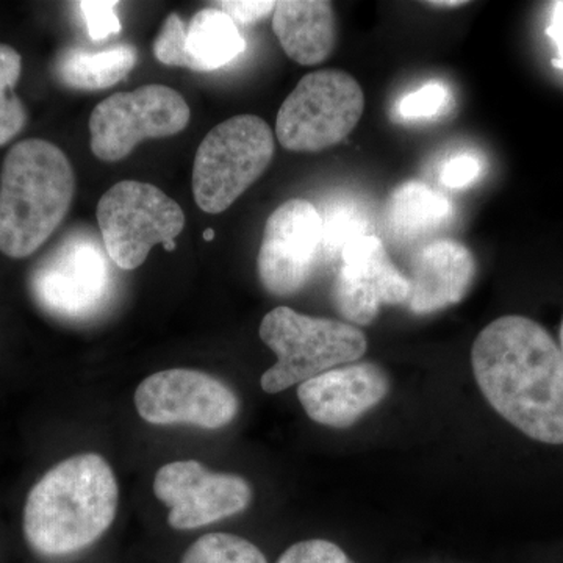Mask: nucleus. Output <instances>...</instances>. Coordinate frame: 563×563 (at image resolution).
Instances as JSON below:
<instances>
[{"label":"nucleus","instance_id":"ddd939ff","mask_svg":"<svg viewBox=\"0 0 563 563\" xmlns=\"http://www.w3.org/2000/svg\"><path fill=\"white\" fill-rule=\"evenodd\" d=\"M332 298L352 325H368L385 306H406L410 285L376 235L358 236L343 247Z\"/></svg>","mask_w":563,"mask_h":563},{"label":"nucleus","instance_id":"c756f323","mask_svg":"<svg viewBox=\"0 0 563 563\" xmlns=\"http://www.w3.org/2000/svg\"><path fill=\"white\" fill-rule=\"evenodd\" d=\"M547 35L553 41L558 54L553 60L555 68L563 70V2H554L551 7L550 24Z\"/></svg>","mask_w":563,"mask_h":563},{"label":"nucleus","instance_id":"7c9ffc66","mask_svg":"<svg viewBox=\"0 0 563 563\" xmlns=\"http://www.w3.org/2000/svg\"><path fill=\"white\" fill-rule=\"evenodd\" d=\"M428 5L440 7V9H457V7L466 5V2H429Z\"/></svg>","mask_w":563,"mask_h":563},{"label":"nucleus","instance_id":"9b49d317","mask_svg":"<svg viewBox=\"0 0 563 563\" xmlns=\"http://www.w3.org/2000/svg\"><path fill=\"white\" fill-rule=\"evenodd\" d=\"M140 417L151 424L221 429L239 415L231 387L196 369H166L144 379L135 391Z\"/></svg>","mask_w":563,"mask_h":563},{"label":"nucleus","instance_id":"6ab92c4d","mask_svg":"<svg viewBox=\"0 0 563 563\" xmlns=\"http://www.w3.org/2000/svg\"><path fill=\"white\" fill-rule=\"evenodd\" d=\"M246 51V41L221 9L198 11L187 25V54L195 73H211L229 65Z\"/></svg>","mask_w":563,"mask_h":563},{"label":"nucleus","instance_id":"4468645a","mask_svg":"<svg viewBox=\"0 0 563 563\" xmlns=\"http://www.w3.org/2000/svg\"><path fill=\"white\" fill-rule=\"evenodd\" d=\"M390 379L379 365L354 362L320 374L298 387L299 402L310 420L346 429L387 398Z\"/></svg>","mask_w":563,"mask_h":563},{"label":"nucleus","instance_id":"a878e982","mask_svg":"<svg viewBox=\"0 0 563 563\" xmlns=\"http://www.w3.org/2000/svg\"><path fill=\"white\" fill-rule=\"evenodd\" d=\"M481 172L483 165L476 155H455L444 163L440 172V181L448 188H465L479 177Z\"/></svg>","mask_w":563,"mask_h":563},{"label":"nucleus","instance_id":"2eb2a0df","mask_svg":"<svg viewBox=\"0 0 563 563\" xmlns=\"http://www.w3.org/2000/svg\"><path fill=\"white\" fill-rule=\"evenodd\" d=\"M474 277L476 261L465 244L431 240L415 251L410 262L406 307L415 314H431L455 306L468 295Z\"/></svg>","mask_w":563,"mask_h":563},{"label":"nucleus","instance_id":"f257e3e1","mask_svg":"<svg viewBox=\"0 0 563 563\" xmlns=\"http://www.w3.org/2000/svg\"><path fill=\"white\" fill-rule=\"evenodd\" d=\"M474 379L496 413L529 439L563 444V355L531 318L507 314L474 340Z\"/></svg>","mask_w":563,"mask_h":563},{"label":"nucleus","instance_id":"423d86ee","mask_svg":"<svg viewBox=\"0 0 563 563\" xmlns=\"http://www.w3.org/2000/svg\"><path fill=\"white\" fill-rule=\"evenodd\" d=\"M98 222L110 261L118 268L132 272L146 262L157 244L168 252L176 250L185 213L155 185L122 180L99 201Z\"/></svg>","mask_w":563,"mask_h":563},{"label":"nucleus","instance_id":"9d476101","mask_svg":"<svg viewBox=\"0 0 563 563\" xmlns=\"http://www.w3.org/2000/svg\"><path fill=\"white\" fill-rule=\"evenodd\" d=\"M320 210L306 199H290L273 211L263 231L257 269L263 288L274 296L295 295L322 262Z\"/></svg>","mask_w":563,"mask_h":563},{"label":"nucleus","instance_id":"f03ea898","mask_svg":"<svg viewBox=\"0 0 563 563\" xmlns=\"http://www.w3.org/2000/svg\"><path fill=\"white\" fill-rule=\"evenodd\" d=\"M120 488L106 459L79 454L52 466L33 485L22 517L29 547L43 558H66L91 547L117 517Z\"/></svg>","mask_w":563,"mask_h":563},{"label":"nucleus","instance_id":"412c9836","mask_svg":"<svg viewBox=\"0 0 563 563\" xmlns=\"http://www.w3.org/2000/svg\"><path fill=\"white\" fill-rule=\"evenodd\" d=\"M180 563H268L265 554L243 537L207 533L185 551Z\"/></svg>","mask_w":563,"mask_h":563},{"label":"nucleus","instance_id":"20e7f679","mask_svg":"<svg viewBox=\"0 0 563 563\" xmlns=\"http://www.w3.org/2000/svg\"><path fill=\"white\" fill-rule=\"evenodd\" d=\"M261 339L277 357L262 376L263 391L269 395L357 362L368 350L365 333L357 325L309 317L290 307H277L265 314Z\"/></svg>","mask_w":563,"mask_h":563},{"label":"nucleus","instance_id":"393cba45","mask_svg":"<svg viewBox=\"0 0 563 563\" xmlns=\"http://www.w3.org/2000/svg\"><path fill=\"white\" fill-rule=\"evenodd\" d=\"M277 563H354L339 544L313 539L295 543L280 555Z\"/></svg>","mask_w":563,"mask_h":563},{"label":"nucleus","instance_id":"6e6552de","mask_svg":"<svg viewBox=\"0 0 563 563\" xmlns=\"http://www.w3.org/2000/svg\"><path fill=\"white\" fill-rule=\"evenodd\" d=\"M111 263L106 246L92 233H70L36 266L33 295L55 317L87 320L109 302Z\"/></svg>","mask_w":563,"mask_h":563},{"label":"nucleus","instance_id":"7ed1b4c3","mask_svg":"<svg viewBox=\"0 0 563 563\" xmlns=\"http://www.w3.org/2000/svg\"><path fill=\"white\" fill-rule=\"evenodd\" d=\"M76 176L65 152L49 141L11 147L0 173V252L31 257L65 220Z\"/></svg>","mask_w":563,"mask_h":563},{"label":"nucleus","instance_id":"4be33fe9","mask_svg":"<svg viewBox=\"0 0 563 563\" xmlns=\"http://www.w3.org/2000/svg\"><path fill=\"white\" fill-rule=\"evenodd\" d=\"M450 103V90L440 81H429L421 88L404 96L396 103V114L401 120H429L439 117Z\"/></svg>","mask_w":563,"mask_h":563},{"label":"nucleus","instance_id":"c85d7f7f","mask_svg":"<svg viewBox=\"0 0 563 563\" xmlns=\"http://www.w3.org/2000/svg\"><path fill=\"white\" fill-rule=\"evenodd\" d=\"M22 73L20 52L7 44H0V102L14 95V87Z\"/></svg>","mask_w":563,"mask_h":563},{"label":"nucleus","instance_id":"f8f14e48","mask_svg":"<svg viewBox=\"0 0 563 563\" xmlns=\"http://www.w3.org/2000/svg\"><path fill=\"white\" fill-rule=\"evenodd\" d=\"M154 493L169 507V526L177 531H191L242 514L252 501L246 479L209 472L198 461L166 463L155 474Z\"/></svg>","mask_w":563,"mask_h":563},{"label":"nucleus","instance_id":"cd10ccee","mask_svg":"<svg viewBox=\"0 0 563 563\" xmlns=\"http://www.w3.org/2000/svg\"><path fill=\"white\" fill-rule=\"evenodd\" d=\"M27 124V111L16 95L0 103V146L10 143Z\"/></svg>","mask_w":563,"mask_h":563},{"label":"nucleus","instance_id":"39448f33","mask_svg":"<svg viewBox=\"0 0 563 563\" xmlns=\"http://www.w3.org/2000/svg\"><path fill=\"white\" fill-rule=\"evenodd\" d=\"M274 151L272 128L254 114H240L211 129L192 166V195L199 209L211 214L228 210L261 179Z\"/></svg>","mask_w":563,"mask_h":563},{"label":"nucleus","instance_id":"2f4dec72","mask_svg":"<svg viewBox=\"0 0 563 563\" xmlns=\"http://www.w3.org/2000/svg\"><path fill=\"white\" fill-rule=\"evenodd\" d=\"M203 239H206L207 242H210V240L214 239V232L211 231V229H207V231L203 232Z\"/></svg>","mask_w":563,"mask_h":563},{"label":"nucleus","instance_id":"dca6fc26","mask_svg":"<svg viewBox=\"0 0 563 563\" xmlns=\"http://www.w3.org/2000/svg\"><path fill=\"white\" fill-rule=\"evenodd\" d=\"M273 29L285 54L302 66L320 65L336 44L335 13L322 0L277 2Z\"/></svg>","mask_w":563,"mask_h":563},{"label":"nucleus","instance_id":"bb28decb","mask_svg":"<svg viewBox=\"0 0 563 563\" xmlns=\"http://www.w3.org/2000/svg\"><path fill=\"white\" fill-rule=\"evenodd\" d=\"M218 5L235 24L250 25L274 13L277 2H273V0H225Z\"/></svg>","mask_w":563,"mask_h":563},{"label":"nucleus","instance_id":"1a4fd4ad","mask_svg":"<svg viewBox=\"0 0 563 563\" xmlns=\"http://www.w3.org/2000/svg\"><path fill=\"white\" fill-rule=\"evenodd\" d=\"M190 107L165 85L117 92L96 106L90 118L91 151L99 161L120 162L144 140L177 135L190 124Z\"/></svg>","mask_w":563,"mask_h":563},{"label":"nucleus","instance_id":"f3484780","mask_svg":"<svg viewBox=\"0 0 563 563\" xmlns=\"http://www.w3.org/2000/svg\"><path fill=\"white\" fill-rule=\"evenodd\" d=\"M453 217V203L421 180H407L391 191L385 207V225L398 243L432 235Z\"/></svg>","mask_w":563,"mask_h":563},{"label":"nucleus","instance_id":"0eeeda50","mask_svg":"<svg viewBox=\"0 0 563 563\" xmlns=\"http://www.w3.org/2000/svg\"><path fill=\"white\" fill-rule=\"evenodd\" d=\"M363 110L365 96L354 77L340 69L314 70L282 103L276 136L292 152L329 150L357 128Z\"/></svg>","mask_w":563,"mask_h":563},{"label":"nucleus","instance_id":"5701e85b","mask_svg":"<svg viewBox=\"0 0 563 563\" xmlns=\"http://www.w3.org/2000/svg\"><path fill=\"white\" fill-rule=\"evenodd\" d=\"M154 55L163 65L191 70V60L187 54V24L179 14L173 13L166 18L154 41Z\"/></svg>","mask_w":563,"mask_h":563},{"label":"nucleus","instance_id":"a211bd4d","mask_svg":"<svg viewBox=\"0 0 563 563\" xmlns=\"http://www.w3.org/2000/svg\"><path fill=\"white\" fill-rule=\"evenodd\" d=\"M136 62L139 51L132 44H114L99 51L66 47L55 60V76L74 90H107L125 79Z\"/></svg>","mask_w":563,"mask_h":563},{"label":"nucleus","instance_id":"b1692460","mask_svg":"<svg viewBox=\"0 0 563 563\" xmlns=\"http://www.w3.org/2000/svg\"><path fill=\"white\" fill-rule=\"evenodd\" d=\"M118 2L110 0H85L77 2L81 11L85 24H87L88 35L92 41H102L111 35H118L121 32L120 18L117 14Z\"/></svg>","mask_w":563,"mask_h":563},{"label":"nucleus","instance_id":"473e14b6","mask_svg":"<svg viewBox=\"0 0 563 563\" xmlns=\"http://www.w3.org/2000/svg\"><path fill=\"white\" fill-rule=\"evenodd\" d=\"M559 347H561L562 355H563V321L561 325V344H559Z\"/></svg>","mask_w":563,"mask_h":563},{"label":"nucleus","instance_id":"aec40b11","mask_svg":"<svg viewBox=\"0 0 563 563\" xmlns=\"http://www.w3.org/2000/svg\"><path fill=\"white\" fill-rule=\"evenodd\" d=\"M322 222L321 257L340 261L343 247L358 236L368 235V220L358 207L335 202L320 211Z\"/></svg>","mask_w":563,"mask_h":563}]
</instances>
